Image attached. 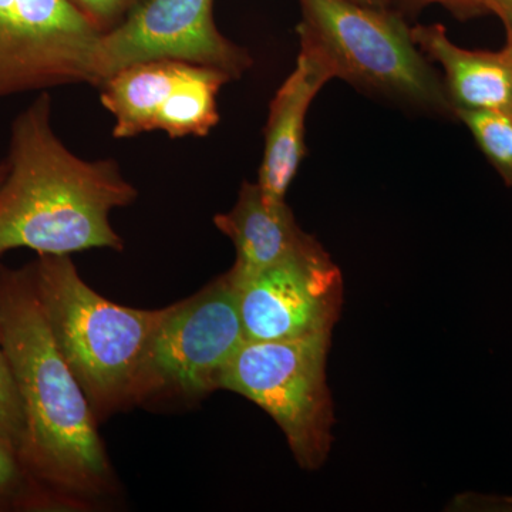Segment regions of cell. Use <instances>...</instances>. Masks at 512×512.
I'll list each match as a JSON object with an SVG mask.
<instances>
[{"instance_id":"cell-2","label":"cell","mask_w":512,"mask_h":512,"mask_svg":"<svg viewBox=\"0 0 512 512\" xmlns=\"http://www.w3.org/2000/svg\"><path fill=\"white\" fill-rule=\"evenodd\" d=\"M6 163L0 256L16 248L37 255L123 251L110 214L133 204L137 188L116 161L84 160L64 146L52 127V99L46 92L13 121Z\"/></svg>"},{"instance_id":"cell-13","label":"cell","mask_w":512,"mask_h":512,"mask_svg":"<svg viewBox=\"0 0 512 512\" xmlns=\"http://www.w3.org/2000/svg\"><path fill=\"white\" fill-rule=\"evenodd\" d=\"M414 43L443 69L454 111H493L512 117V57L508 50H470L451 42L440 23L412 28Z\"/></svg>"},{"instance_id":"cell-15","label":"cell","mask_w":512,"mask_h":512,"mask_svg":"<svg viewBox=\"0 0 512 512\" xmlns=\"http://www.w3.org/2000/svg\"><path fill=\"white\" fill-rule=\"evenodd\" d=\"M49 510L39 488L9 444L0 440V511Z\"/></svg>"},{"instance_id":"cell-10","label":"cell","mask_w":512,"mask_h":512,"mask_svg":"<svg viewBox=\"0 0 512 512\" xmlns=\"http://www.w3.org/2000/svg\"><path fill=\"white\" fill-rule=\"evenodd\" d=\"M232 285L247 342L332 335L342 311V272L322 245Z\"/></svg>"},{"instance_id":"cell-6","label":"cell","mask_w":512,"mask_h":512,"mask_svg":"<svg viewBox=\"0 0 512 512\" xmlns=\"http://www.w3.org/2000/svg\"><path fill=\"white\" fill-rule=\"evenodd\" d=\"M330 342L332 335L245 342L220 379V390L241 394L275 420L296 463L308 471L319 470L332 448Z\"/></svg>"},{"instance_id":"cell-4","label":"cell","mask_w":512,"mask_h":512,"mask_svg":"<svg viewBox=\"0 0 512 512\" xmlns=\"http://www.w3.org/2000/svg\"><path fill=\"white\" fill-rule=\"evenodd\" d=\"M299 6V42L311 43L326 57L335 79L400 106L456 117L443 77L414 43L399 12L352 0H299Z\"/></svg>"},{"instance_id":"cell-3","label":"cell","mask_w":512,"mask_h":512,"mask_svg":"<svg viewBox=\"0 0 512 512\" xmlns=\"http://www.w3.org/2000/svg\"><path fill=\"white\" fill-rule=\"evenodd\" d=\"M32 266L47 325L96 419L130 409L138 367L164 308L143 311L103 298L70 255H37Z\"/></svg>"},{"instance_id":"cell-9","label":"cell","mask_w":512,"mask_h":512,"mask_svg":"<svg viewBox=\"0 0 512 512\" xmlns=\"http://www.w3.org/2000/svg\"><path fill=\"white\" fill-rule=\"evenodd\" d=\"M214 0H141L97 47L96 86L124 67L148 60H178L224 70L241 79L254 64L215 25Z\"/></svg>"},{"instance_id":"cell-22","label":"cell","mask_w":512,"mask_h":512,"mask_svg":"<svg viewBox=\"0 0 512 512\" xmlns=\"http://www.w3.org/2000/svg\"><path fill=\"white\" fill-rule=\"evenodd\" d=\"M6 175H8V163L2 161V163H0V185L5 181Z\"/></svg>"},{"instance_id":"cell-18","label":"cell","mask_w":512,"mask_h":512,"mask_svg":"<svg viewBox=\"0 0 512 512\" xmlns=\"http://www.w3.org/2000/svg\"><path fill=\"white\" fill-rule=\"evenodd\" d=\"M404 8L419 10L429 5H440L454 18L468 20L488 15L490 6L487 0H399Z\"/></svg>"},{"instance_id":"cell-5","label":"cell","mask_w":512,"mask_h":512,"mask_svg":"<svg viewBox=\"0 0 512 512\" xmlns=\"http://www.w3.org/2000/svg\"><path fill=\"white\" fill-rule=\"evenodd\" d=\"M245 342L237 289L225 272L164 308L138 367L131 407L201 402L220 390L222 372Z\"/></svg>"},{"instance_id":"cell-19","label":"cell","mask_w":512,"mask_h":512,"mask_svg":"<svg viewBox=\"0 0 512 512\" xmlns=\"http://www.w3.org/2000/svg\"><path fill=\"white\" fill-rule=\"evenodd\" d=\"M487 2L490 12L498 16L504 25L512 20V0H487Z\"/></svg>"},{"instance_id":"cell-16","label":"cell","mask_w":512,"mask_h":512,"mask_svg":"<svg viewBox=\"0 0 512 512\" xmlns=\"http://www.w3.org/2000/svg\"><path fill=\"white\" fill-rule=\"evenodd\" d=\"M26 421L22 397L5 353L0 348V440L16 453L25 441Z\"/></svg>"},{"instance_id":"cell-20","label":"cell","mask_w":512,"mask_h":512,"mask_svg":"<svg viewBox=\"0 0 512 512\" xmlns=\"http://www.w3.org/2000/svg\"><path fill=\"white\" fill-rule=\"evenodd\" d=\"M352 2L370 6V8L392 9L394 3H399V0H352Z\"/></svg>"},{"instance_id":"cell-8","label":"cell","mask_w":512,"mask_h":512,"mask_svg":"<svg viewBox=\"0 0 512 512\" xmlns=\"http://www.w3.org/2000/svg\"><path fill=\"white\" fill-rule=\"evenodd\" d=\"M232 77L224 70L178 60L124 67L100 83V101L114 117L113 137L151 131L205 137L220 123L218 94Z\"/></svg>"},{"instance_id":"cell-11","label":"cell","mask_w":512,"mask_h":512,"mask_svg":"<svg viewBox=\"0 0 512 512\" xmlns=\"http://www.w3.org/2000/svg\"><path fill=\"white\" fill-rule=\"evenodd\" d=\"M299 43L295 69L275 93L265 126L258 185L268 200H285L306 156L305 123L312 101L329 80L335 79L326 57L311 43Z\"/></svg>"},{"instance_id":"cell-7","label":"cell","mask_w":512,"mask_h":512,"mask_svg":"<svg viewBox=\"0 0 512 512\" xmlns=\"http://www.w3.org/2000/svg\"><path fill=\"white\" fill-rule=\"evenodd\" d=\"M101 35L69 0H0V99L70 84L96 86Z\"/></svg>"},{"instance_id":"cell-14","label":"cell","mask_w":512,"mask_h":512,"mask_svg":"<svg viewBox=\"0 0 512 512\" xmlns=\"http://www.w3.org/2000/svg\"><path fill=\"white\" fill-rule=\"evenodd\" d=\"M456 119L466 124L505 185L512 187V117L493 111L458 110Z\"/></svg>"},{"instance_id":"cell-17","label":"cell","mask_w":512,"mask_h":512,"mask_svg":"<svg viewBox=\"0 0 512 512\" xmlns=\"http://www.w3.org/2000/svg\"><path fill=\"white\" fill-rule=\"evenodd\" d=\"M101 33L124 22L141 0H69Z\"/></svg>"},{"instance_id":"cell-21","label":"cell","mask_w":512,"mask_h":512,"mask_svg":"<svg viewBox=\"0 0 512 512\" xmlns=\"http://www.w3.org/2000/svg\"><path fill=\"white\" fill-rule=\"evenodd\" d=\"M505 30H507V45H505V49L508 50L512 57V20L510 22L505 23Z\"/></svg>"},{"instance_id":"cell-12","label":"cell","mask_w":512,"mask_h":512,"mask_svg":"<svg viewBox=\"0 0 512 512\" xmlns=\"http://www.w3.org/2000/svg\"><path fill=\"white\" fill-rule=\"evenodd\" d=\"M214 225L235 247V262L227 272L232 282L242 281L320 245L299 227L286 201L268 200L258 183L242 184L234 207L215 215Z\"/></svg>"},{"instance_id":"cell-1","label":"cell","mask_w":512,"mask_h":512,"mask_svg":"<svg viewBox=\"0 0 512 512\" xmlns=\"http://www.w3.org/2000/svg\"><path fill=\"white\" fill-rule=\"evenodd\" d=\"M0 348L25 413L19 458L49 510H83L113 498L117 481L99 420L53 339L32 264L0 266Z\"/></svg>"}]
</instances>
